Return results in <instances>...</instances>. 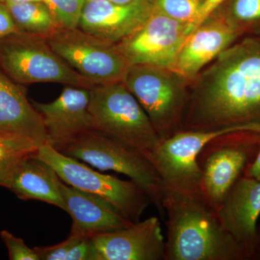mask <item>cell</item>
I'll return each mask as SVG.
<instances>
[{"label":"cell","instance_id":"6da1fadb","mask_svg":"<svg viewBox=\"0 0 260 260\" xmlns=\"http://www.w3.org/2000/svg\"><path fill=\"white\" fill-rule=\"evenodd\" d=\"M193 82L182 130L260 133V32L234 43Z\"/></svg>","mask_w":260,"mask_h":260},{"label":"cell","instance_id":"7a4b0ae2","mask_svg":"<svg viewBox=\"0 0 260 260\" xmlns=\"http://www.w3.org/2000/svg\"><path fill=\"white\" fill-rule=\"evenodd\" d=\"M162 207L167 217L164 260H249L203 193L164 191Z\"/></svg>","mask_w":260,"mask_h":260},{"label":"cell","instance_id":"3957f363","mask_svg":"<svg viewBox=\"0 0 260 260\" xmlns=\"http://www.w3.org/2000/svg\"><path fill=\"white\" fill-rule=\"evenodd\" d=\"M53 147L67 156L102 172L112 171L129 177L148 193L158 213L165 217L161 179L143 152L96 129L84 132Z\"/></svg>","mask_w":260,"mask_h":260},{"label":"cell","instance_id":"277c9868","mask_svg":"<svg viewBox=\"0 0 260 260\" xmlns=\"http://www.w3.org/2000/svg\"><path fill=\"white\" fill-rule=\"evenodd\" d=\"M122 83L144 109L160 142L182 130L189 82L168 68L133 64Z\"/></svg>","mask_w":260,"mask_h":260},{"label":"cell","instance_id":"5b68a950","mask_svg":"<svg viewBox=\"0 0 260 260\" xmlns=\"http://www.w3.org/2000/svg\"><path fill=\"white\" fill-rule=\"evenodd\" d=\"M89 112L96 129L134 147L145 155L160 140L144 109L122 82L90 89Z\"/></svg>","mask_w":260,"mask_h":260},{"label":"cell","instance_id":"8992f818","mask_svg":"<svg viewBox=\"0 0 260 260\" xmlns=\"http://www.w3.org/2000/svg\"><path fill=\"white\" fill-rule=\"evenodd\" d=\"M0 68L22 85L52 83L87 89L95 86L67 64L46 38L25 32L0 41Z\"/></svg>","mask_w":260,"mask_h":260},{"label":"cell","instance_id":"52a82bcc","mask_svg":"<svg viewBox=\"0 0 260 260\" xmlns=\"http://www.w3.org/2000/svg\"><path fill=\"white\" fill-rule=\"evenodd\" d=\"M34 155L49 164L65 184L107 200L133 223L139 221L153 203L148 193L134 181L96 172L52 145H41Z\"/></svg>","mask_w":260,"mask_h":260},{"label":"cell","instance_id":"ba28073f","mask_svg":"<svg viewBox=\"0 0 260 260\" xmlns=\"http://www.w3.org/2000/svg\"><path fill=\"white\" fill-rule=\"evenodd\" d=\"M259 143L260 133L237 132L211 140L200 152L198 160L202 193L215 210L238 179L245 174Z\"/></svg>","mask_w":260,"mask_h":260},{"label":"cell","instance_id":"9c48e42d","mask_svg":"<svg viewBox=\"0 0 260 260\" xmlns=\"http://www.w3.org/2000/svg\"><path fill=\"white\" fill-rule=\"evenodd\" d=\"M47 41L67 64L94 85L122 82L130 66L116 44L79 28H58Z\"/></svg>","mask_w":260,"mask_h":260},{"label":"cell","instance_id":"30bf717a","mask_svg":"<svg viewBox=\"0 0 260 260\" xmlns=\"http://www.w3.org/2000/svg\"><path fill=\"white\" fill-rule=\"evenodd\" d=\"M240 129L225 127L209 130H182L162 140L146 155L161 179L164 191L202 193L198 156L203 148L218 137Z\"/></svg>","mask_w":260,"mask_h":260},{"label":"cell","instance_id":"8fae6325","mask_svg":"<svg viewBox=\"0 0 260 260\" xmlns=\"http://www.w3.org/2000/svg\"><path fill=\"white\" fill-rule=\"evenodd\" d=\"M187 27L188 24L154 8L138 30L116 45L130 65L148 64L171 69L189 35Z\"/></svg>","mask_w":260,"mask_h":260},{"label":"cell","instance_id":"7c38bea8","mask_svg":"<svg viewBox=\"0 0 260 260\" xmlns=\"http://www.w3.org/2000/svg\"><path fill=\"white\" fill-rule=\"evenodd\" d=\"M244 34L227 13H213L187 36L170 70L191 83L207 64Z\"/></svg>","mask_w":260,"mask_h":260},{"label":"cell","instance_id":"4fadbf2b","mask_svg":"<svg viewBox=\"0 0 260 260\" xmlns=\"http://www.w3.org/2000/svg\"><path fill=\"white\" fill-rule=\"evenodd\" d=\"M90 238L99 260H164L165 239L157 217Z\"/></svg>","mask_w":260,"mask_h":260},{"label":"cell","instance_id":"5bb4252c","mask_svg":"<svg viewBox=\"0 0 260 260\" xmlns=\"http://www.w3.org/2000/svg\"><path fill=\"white\" fill-rule=\"evenodd\" d=\"M224 229L254 260L260 215V180L244 175L228 192L216 210Z\"/></svg>","mask_w":260,"mask_h":260},{"label":"cell","instance_id":"9a60e30c","mask_svg":"<svg viewBox=\"0 0 260 260\" xmlns=\"http://www.w3.org/2000/svg\"><path fill=\"white\" fill-rule=\"evenodd\" d=\"M153 8L152 0H139L125 5L109 0H85L78 28L116 44L138 30Z\"/></svg>","mask_w":260,"mask_h":260},{"label":"cell","instance_id":"2e32d148","mask_svg":"<svg viewBox=\"0 0 260 260\" xmlns=\"http://www.w3.org/2000/svg\"><path fill=\"white\" fill-rule=\"evenodd\" d=\"M90 89L67 85L57 99L43 104L31 100L42 117L47 144L55 145L84 132L95 129L89 112Z\"/></svg>","mask_w":260,"mask_h":260},{"label":"cell","instance_id":"e0dca14e","mask_svg":"<svg viewBox=\"0 0 260 260\" xmlns=\"http://www.w3.org/2000/svg\"><path fill=\"white\" fill-rule=\"evenodd\" d=\"M60 189L65 211L73 219L70 232L91 237L133 223L115 207L96 195L80 190L63 181L60 182Z\"/></svg>","mask_w":260,"mask_h":260},{"label":"cell","instance_id":"ac0fdd59","mask_svg":"<svg viewBox=\"0 0 260 260\" xmlns=\"http://www.w3.org/2000/svg\"><path fill=\"white\" fill-rule=\"evenodd\" d=\"M0 134L30 138L47 144L42 117L27 95L23 85L10 78L0 68Z\"/></svg>","mask_w":260,"mask_h":260},{"label":"cell","instance_id":"d6986e66","mask_svg":"<svg viewBox=\"0 0 260 260\" xmlns=\"http://www.w3.org/2000/svg\"><path fill=\"white\" fill-rule=\"evenodd\" d=\"M61 181L49 164L32 154L19 164L7 188L19 199L44 202L65 211Z\"/></svg>","mask_w":260,"mask_h":260},{"label":"cell","instance_id":"ffe728a7","mask_svg":"<svg viewBox=\"0 0 260 260\" xmlns=\"http://www.w3.org/2000/svg\"><path fill=\"white\" fill-rule=\"evenodd\" d=\"M5 5L20 31L47 39L58 28L43 0Z\"/></svg>","mask_w":260,"mask_h":260},{"label":"cell","instance_id":"44dd1931","mask_svg":"<svg viewBox=\"0 0 260 260\" xmlns=\"http://www.w3.org/2000/svg\"><path fill=\"white\" fill-rule=\"evenodd\" d=\"M41 145L25 137L0 134V186L8 187L19 164L35 153Z\"/></svg>","mask_w":260,"mask_h":260},{"label":"cell","instance_id":"7402d4cb","mask_svg":"<svg viewBox=\"0 0 260 260\" xmlns=\"http://www.w3.org/2000/svg\"><path fill=\"white\" fill-rule=\"evenodd\" d=\"M40 260H99L90 237L70 232L64 241L49 246H35Z\"/></svg>","mask_w":260,"mask_h":260},{"label":"cell","instance_id":"603a6c76","mask_svg":"<svg viewBox=\"0 0 260 260\" xmlns=\"http://www.w3.org/2000/svg\"><path fill=\"white\" fill-rule=\"evenodd\" d=\"M58 28H78L85 0H43Z\"/></svg>","mask_w":260,"mask_h":260},{"label":"cell","instance_id":"cb8c5ba5","mask_svg":"<svg viewBox=\"0 0 260 260\" xmlns=\"http://www.w3.org/2000/svg\"><path fill=\"white\" fill-rule=\"evenodd\" d=\"M154 8L174 20L191 25L203 0H152Z\"/></svg>","mask_w":260,"mask_h":260},{"label":"cell","instance_id":"d4e9b609","mask_svg":"<svg viewBox=\"0 0 260 260\" xmlns=\"http://www.w3.org/2000/svg\"><path fill=\"white\" fill-rule=\"evenodd\" d=\"M227 14L244 34L260 28V0H234Z\"/></svg>","mask_w":260,"mask_h":260},{"label":"cell","instance_id":"484cf974","mask_svg":"<svg viewBox=\"0 0 260 260\" xmlns=\"http://www.w3.org/2000/svg\"><path fill=\"white\" fill-rule=\"evenodd\" d=\"M0 237L8 249L10 260H40L34 248L29 247L23 239L8 231H2Z\"/></svg>","mask_w":260,"mask_h":260},{"label":"cell","instance_id":"4316f807","mask_svg":"<svg viewBox=\"0 0 260 260\" xmlns=\"http://www.w3.org/2000/svg\"><path fill=\"white\" fill-rule=\"evenodd\" d=\"M19 32L20 30L8 7L0 3V41Z\"/></svg>","mask_w":260,"mask_h":260},{"label":"cell","instance_id":"83f0119b","mask_svg":"<svg viewBox=\"0 0 260 260\" xmlns=\"http://www.w3.org/2000/svg\"><path fill=\"white\" fill-rule=\"evenodd\" d=\"M225 1V0H203V4L200 7L196 18L194 19L193 23L187 27V30H186L187 34H190L192 30L205 22L207 18H209L210 15L215 13Z\"/></svg>","mask_w":260,"mask_h":260},{"label":"cell","instance_id":"f1b7e54d","mask_svg":"<svg viewBox=\"0 0 260 260\" xmlns=\"http://www.w3.org/2000/svg\"><path fill=\"white\" fill-rule=\"evenodd\" d=\"M244 175L260 180V143L255 158L251 162Z\"/></svg>","mask_w":260,"mask_h":260},{"label":"cell","instance_id":"f546056e","mask_svg":"<svg viewBox=\"0 0 260 260\" xmlns=\"http://www.w3.org/2000/svg\"><path fill=\"white\" fill-rule=\"evenodd\" d=\"M254 260H260V229H258L257 231V240H256Z\"/></svg>","mask_w":260,"mask_h":260},{"label":"cell","instance_id":"4dcf8cb0","mask_svg":"<svg viewBox=\"0 0 260 260\" xmlns=\"http://www.w3.org/2000/svg\"><path fill=\"white\" fill-rule=\"evenodd\" d=\"M109 1L116 3V4L125 5L132 4V3L139 1V0H109Z\"/></svg>","mask_w":260,"mask_h":260},{"label":"cell","instance_id":"1f68e13d","mask_svg":"<svg viewBox=\"0 0 260 260\" xmlns=\"http://www.w3.org/2000/svg\"><path fill=\"white\" fill-rule=\"evenodd\" d=\"M30 1H42V0H0V3H5V4H11V3H19Z\"/></svg>","mask_w":260,"mask_h":260}]
</instances>
